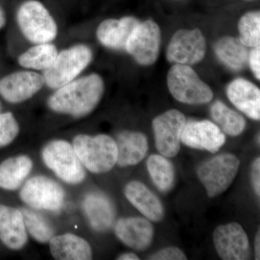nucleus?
<instances>
[{"label": "nucleus", "mask_w": 260, "mask_h": 260, "mask_svg": "<svg viewBox=\"0 0 260 260\" xmlns=\"http://www.w3.org/2000/svg\"><path fill=\"white\" fill-rule=\"evenodd\" d=\"M104 90L100 75H90L59 88L49 98L48 106L54 112L83 117L95 109Z\"/></svg>", "instance_id": "nucleus-1"}, {"label": "nucleus", "mask_w": 260, "mask_h": 260, "mask_svg": "<svg viewBox=\"0 0 260 260\" xmlns=\"http://www.w3.org/2000/svg\"><path fill=\"white\" fill-rule=\"evenodd\" d=\"M73 145L84 167L90 172H108L116 164L117 147L109 135H78L73 139Z\"/></svg>", "instance_id": "nucleus-2"}, {"label": "nucleus", "mask_w": 260, "mask_h": 260, "mask_svg": "<svg viewBox=\"0 0 260 260\" xmlns=\"http://www.w3.org/2000/svg\"><path fill=\"white\" fill-rule=\"evenodd\" d=\"M167 84L169 91L178 102L199 105L213 100L211 88L189 65H174L168 73Z\"/></svg>", "instance_id": "nucleus-3"}, {"label": "nucleus", "mask_w": 260, "mask_h": 260, "mask_svg": "<svg viewBox=\"0 0 260 260\" xmlns=\"http://www.w3.org/2000/svg\"><path fill=\"white\" fill-rule=\"evenodd\" d=\"M43 161L61 180L78 184L85 179L84 166L73 145L66 140H53L43 148Z\"/></svg>", "instance_id": "nucleus-4"}, {"label": "nucleus", "mask_w": 260, "mask_h": 260, "mask_svg": "<svg viewBox=\"0 0 260 260\" xmlns=\"http://www.w3.org/2000/svg\"><path fill=\"white\" fill-rule=\"evenodd\" d=\"M17 21L25 37L35 44L50 42L57 35L54 18L45 6L37 0H28L20 5Z\"/></svg>", "instance_id": "nucleus-5"}, {"label": "nucleus", "mask_w": 260, "mask_h": 260, "mask_svg": "<svg viewBox=\"0 0 260 260\" xmlns=\"http://www.w3.org/2000/svg\"><path fill=\"white\" fill-rule=\"evenodd\" d=\"M240 167V160L232 153H223L207 160L198 167V179L204 186L207 194L215 198L229 189Z\"/></svg>", "instance_id": "nucleus-6"}, {"label": "nucleus", "mask_w": 260, "mask_h": 260, "mask_svg": "<svg viewBox=\"0 0 260 260\" xmlns=\"http://www.w3.org/2000/svg\"><path fill=\"white\" fill-rule=\"evenodd\" d=\"M93 54L90 48L77 45L61 51L55 60L45 70L44 78L49 88H61L73 81L92 60Z\"/></svg>", "instance_id": "nucleus-7"}, {"label": "nucleus", "mask_w": 260, "mask_h": 260, "mask_svg": "<svg viewBox=\"0 0 260 260\" xmlns=\"http://www.w3.org/2000/svg\"><path fill=\"white\" fill-rule=\"evenodd\" d=\"M64 196L62 186L44 176L30 178L20 192V199L30 208L51 212L61 209Z\"/></svg>", "instance_id": "nucleus-8"}, {"label": "nucleus", "mask_w": 260, "mask_h": 260, "mask_svg": "<svg viewBox=\"0 0 260 260\" xmlns=\"http://www.w3.org/2000/svg\"><path fill=\"white\" fill-rule=\"evenodd\" d=\"M186 122L185 116L177 109L167 111L153 119L152 127L155 147L162 155L167 158L177 156Z\"/></svg>", "instance_id": "nucleus-9"}, {"label": "nucleus", "mask_w": 260, "mask_h": 260, "mask_svg": "<svg viewBox=\"0 0 260 260\" xmlns=\"http://www.w3.org/2000/svg\"><path fill=\"white\" fill-rule=\"evenodd\" d=\"M205 53L206 41L200 29H181L168 45L167 58L169 62L189 66L203 60Z\"/></svg>", "instance_id": "nucleus-10"}, {"label": "nucleus", "mask_w": 260, "mask_h": 260, "mask_svg": "<svg viewBox=\"0 0 260 260\" xmlns=\"http://www.w3.org/2000/svg\"><path fill=\"white\" fill-rule=\"evenodd\" d=\"M160 28L153 20H145L138 24L132 32L125 50L141 65L149 66L155 62L160 51Z\"/></svg>", "instance_id": "nucleus-11"}, {"label": "nucleus", "mask_w": 260, "mask_h": 260, "mask_svg": "<svg viewBox=\"0 0 260 260\" xmlns=\"http://www.w3.org/2000/svg\"><path fill=\"white\" fill-rule=\"evenodd\" d=\"M213 242L218 256L223 260H246L250 256L247 234L237 222L219 225L213 233Z\"/></svg>", "instance_id": "nucleus-12"}, {"label": "nucleus", "mask_w": 260, "mask_h": 260, "mask_svg": "<svg viewBox=\"0 0 260 260\" xmlns=\"http://www.w3.org/2000/svg\"><path fill=\"white\" fill-rule=\"evenodd\" d=\"M225 140L220 127L208 120L187 121L181 138V143L186 146L213 153L223 146Z\"/></svg>", "instance_id": "nucleus-13"}, {"label": "nucleus", "mask_w": 260, "mask_h": 260, "mask_svg": "<svg viewBox=\"0 0 260 260\" xmlns=\"http://www.w3.org/2000/svg\"><path fill=\"white\" fill-rule=\"evenodd\" d=\"M45 81L34 72H16L0 80V95L7 102L17 104L28 100L39 92Z\"/></svg>", "instance_id": "nucleus-14"}, {"label": "nucleus", "mask_w": 260, "mask_h": 260, "mask_svg": "<svg viewBox=\"0 0 260 260\" xmlns=\"http://www.w3.org/2000/svg\"><path fill=\"white\" fill-rule=\"evenodd\" d=\"M114 232L124 245L136 251H145L153 242L154 228L148 219L121 218L116 222Z\"/></svg>", "instance_id": "nucleus-15"}, {"label": "nucleus", "mask_w": 260, "mask_h": 260, "mask_svg": "<svg viewBox=\"0 0 260 260\" xmlns=\"http://www.w3.org/2000/svg\"><path fill=\"white\" fill-rule=\"evenodd\" d=\"M124 194L128 201L150 221H161L164 218L165 210L161 202L143 183L129 181L124 188Z\"/></svg>", "instance_id": "nucleus-16"}, {"label": "nucleus", "mask_w": 260, "mask_h": 260, "mask_svg": "<svg viewBox=\"0 0 260 260\" xmlns=\"http://www.w3.org/2000/svg\"><path fill=\"white\" fill-rule=\"evenodd\" d=\"M139 23L138 19L130 16L104 20L97 28L98 39L109 49H125L128 39Z\"/></svg>", "instance_id": "nucleus-17"}, {"label": "nucleus", "mask_w": 260, "mask_h": 260, "mask_svg": "<svg viewBox=\"0 0 260 260\" xmlns=\"http://www.w3.org/2000/svg\"><path fill=\"white\" fill-rule=\"evenodd\" d=\"M227 96L230 102L254 120L260 119V90L249 80L237 78L229 84Z\"/></svg>", "instance_id": "nucleus-18"}, {"label": "nucleus", "mask_w": 260, "mask_h": 260, "mask_svg": "<svg viewBox=\"0 0 260 260\" xmlns=\"http://www.w3.org/2000/svg\"><path fill=\"white\" fill-rule=\"evenodd\" d=\"M0 239L13 250L26 244L28 237L20 210L0 205Z\"/></svg>", "instance_id": "nucleus-19"}, {"label": "nucleus", "mask_w": 260, "mask_h": 260, "mask_svg": "<svg viewBox=\"0 0 260 260\" xmlns=\"http://www.w3.org/2000/svg\"><path fill=\"white\" fill-rule=\"evenodd\" d=\"M115 142L117 147L116 164L120 167L137 165L144 159L148 151V138L139 132H122Z\"/></svg>", "instance_id": "nucleus-20"}, {"label": "nucleus", "mask_w": 260, "mask_h": 260, "mask_svg": "<svg viewBox=\"0 0 260 260\" xmlns=\"http://www.w3.org/2000/svg\"><path fill=\"white\" fill-rule=\"evenodd\" d=\"M83 208L94 230L105 232L112 226L115 210L111 200L100 193H90L83 200Z\"/></svg>", "instance_id": "nucleus-21"}, {"label": "nucleus", "mask_w": 260, "mask_h": 260, "mask_svg": "<svg viewBox=\"0 0 260 260\" xmlns=\"http://www.w3.org/2000/svg\"><path fill=\"white\" fill-rule=\"evenodd\" d=\"M51 255L58 260L92 259L90 244L83 238L73 234L53 237L49 241Z\"/></svg>", "instance_id": "nucleus-22"}, {"label": "nucleus", "mask_w": 260, "mask_h": 260, "mask_svg": "<svg viewBox=\"0 0 260 260\" xmlns=\"http://www.w3.org/2000/svg\"><path fill=\"white\" fill-rule=\"evenodd\" d=\"M32 162L27 155L7 159L0 164V187L15 190L31 172Z\"/></svg>", "instance_id": "nucleus-23"}, {"label": "nucleus", "mask_w": 260, "mask_h": 260, "mask_svg": "<svg viewBox=\"0 0 260 260\" xmlns=\"http://www.w3.org/2000/svg\"><path fill=\"white\" fill-rule=\"evenodd\" d=\"M214 50L218 59L230 69L239 71L248 64L249 51L239 39L221 38L215 44Z\"/></svg>", "instance_id": "nucleus-24"}, {"label": "nucleus", "mask_w": 260, "mask_h": 260, "mask_svg": "<svg viewBox=\"0 0 260 260\" xmlns=\"http://www.w3.org/2000/svg\"><path fill=\"white\" fill-rule=\"evenodd\" d=\"M149 175L162 192H168L175 183V169L172 162L162 155H151L146 162Z\"/></svg>", "instance_id": "nucleus-25"}, {"label": "nucleus", "mask_w": 260, "mask_h": 260, "mask_svg": "<svg viewBox=\"0 0 260 260\" xmlns=\"http://www.w3.org/2000/svg\"><path fill=\"white\" fill-rule=\"evenodd\" d=\"M210 115L224 133L230 136H239L245 129L244 118L220 101L213 103L210 108Z\"/></svg>", "instance_id": "nucleus-26"}, {"label": "nucleus", "mask_w": 260, "mask_h": 260, "mask_svg": "<svg viewBox=\"0 0 260 260\" xmlns=\"http://www.w3.org/2000/svg\"><path fill=\"white\" fill-rule=\"evenodd\" d=\"M57 54V49L54 44L44 43L30 48L21 54L18 62L23 68L45 70L52 64Z\"/></svg>", "instance_id": "nucleus-27"}, {"label": "nucleus", "mask_w": 260, "mask_h": 260, "mask_svg": "<svg viewBox=\"0 0 260 260\" xmlns=\"http://www.w3.org/2000/svg\"><path fill=\"white\" fill-rule=\"evenodd\" d=\"M23 215L25 229L35 240L40 243H47L54 237V231L40 214L27 208L20 209Z\"/></svg>", "instance_id": "nucleus-28"}, {"label": "nucleus", "mask_w": 260, "mask_h": 260, "mask_svg": "<svg viewBox=\"0 0 260 260\" xmlns=\"http://www.w3.org/2000/svg\"><path fill=\"white\" fill-rule=\"evenodd\" d=\"M239 40L246 47H257L260 44L259 11L249 12L239 22Z\"/></svg>", "instance_id": "nucleus-29"}, {"label": "nucleus", "mask_w": 260, "mask_h": 260, "mask_svg": "<svg viewBox=\"0 0 260 260\" xmlns=\"http://www.w3.org/2000/svg\"><path fill=\"white\" fill-rule=\"evenodd\" d=\"M18 121L10 112L0 114V148L9 145L18 136Z\"/></svg>", "instance_id": "nucleus-30"}, {"label": "nucleus", "mask_w": 260, "mask_h": 260, "mask_svg": "<svg viewBox=\"0 0 260 260\" xmlns=\"http://www.w3.org/2000/svg\"><path fill=\"white\" fill-rule=\"evenodd\" d=\"M150 260H186L187 259L184 251L177 246L164 248L148 257Z\"/></svg>", "instance_id": "nucleus-31"}, {"label": "nucleus", "mask_w": 260, "mask_h": 260, "mask_svg": "<svg viewBox=\"0 0 260 260\" xmlns=\"http://www.w3.org/2000/svg\"><path fill=\"white\" fill-rule=\"evenodd\" d=\"M259 62L260 48L259 47L253 48L252 50L249 54L248 63L250 65L251 71L257 80L260 79Z\"/></svg>", "instance_id": "nucleus-32"}, {"label": "nucleus", "mask_w": 260, "mask_h": 260, "mask_svg": "<svg viewBox=\"0 0 260 260\" xmlns=\"http://www.w3.org/2000/svg\"><path fill=\"white\" fill-rule=\"evenodd\" d=\"M251 180L252 184L253 189L256 196L259 198L260 196V158H256L254 160L251 167Z\"/></svg>", "instance_id": "nucleus-33"}, {"label": "nucleus", "mask_w": 260, "mask_h": 260, "mask_svg": "<svg viewBox=\"0 0 260 260\" xmlns=\"http://www.w3.org/2000/svg\"><path fill=\"white\" fill-rule=\"evenodd\" d=\"M254 251H255V259H260V233L259 229L256 233L255 239H254Z\"/></svg>", "instance_id": "nucleus-34"}, {"label": "nucleus", "mask_w": 260, "mask_h": 260, "mask_svg": "<svg viewBox=\"0 0 260 260\" xmlns=\"http://www.w3.org/2000/svg\"><path fill=\"white\" fill-rule=\"evenodd\" d=\"M118 260H139V256L133 252L124 253L116 258Z\"/></svg>", "instance_id": "nucleus-35"}, {"label": "nucleus", "mask_w": 260, "mask_h": 260, "mask_svg": "<svg viewBox=\"0 0 260 260\" xmlns=\"http://www.w3.org/2000/svg\"><path fill=\"white\" fill-rule=\"evenodd\" d=\"M5 23H6V17H5V12L0 6V29L4 26Z\"/></svg>", "instance_id": "nucleus-36"}, {"label": "nucleus", "mask_w": 260, "mask_h": 260, "mask_svg": "<svg viewBox=\"0 0 260 260\" xmlns=\"http://www.w3.org/2000/svg\"><path fill=\"white\" fill-rule=\"evenodd\" d=\"M2 109V104L1 102H0V111H1Z\"/></svg>", "instance_id": "nucleus-37"}, {"label": "nucleus", "mask_w": 260, "mask_h": 260, "mask_svg": "<svg viewBox=\"0 0 260 260\" xmlns=\"http://www.w3.org/2000/svg\"><path fill=\"white\" fill-rule=\"evenodd\" d=\"M247 1H251V0H247Z\"/></svg>", "instance_id": "nucleus-38"}]
</instances>
